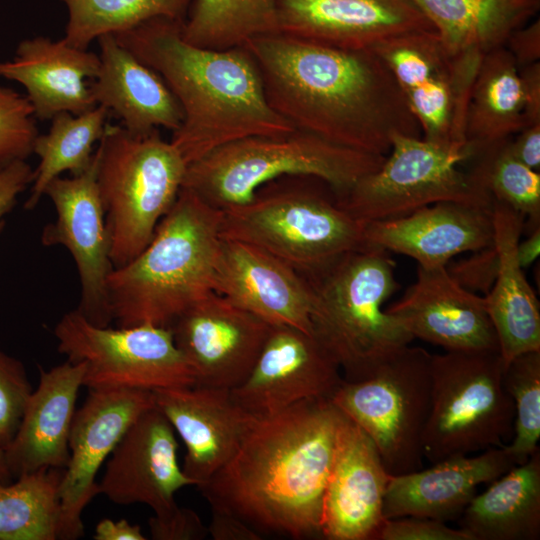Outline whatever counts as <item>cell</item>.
<instances>
[{
    "instance_id": "6da1fadb",
    "label": "cell",
    "mask_w": 540,
    "mask_h": 540,
    "mask_svg": "<svg viewBox=\"0 0 540 540\" xmlns=\"http://www.w3.org/2000/svg\"><path fill=\"white\" fill-rule=\"evenodd\" d=\"M272 109L296 129L387 156L396 134L421 138L395 78L373 50L272 33L248 40Z\"/></svg>"
},
{
    "instance_id": "7a4b0ae2",
    "label": "cell",
    "mask_w": 540,
    "mask_h": 540,
    "mask_svg": "<svg viewBox=\"0 0 540 540\" xmlns=\"http://www.w3.org/2000/svg\"><path fill=\"white\" fill-rule=\"evenodd\" d=\"M345 415L310 399L256 417L231 459L196 487L264 536L322 539L323 498Z\"/></svg>"
},
{
    "instance_id": "3957f363",
    "label": "cell",
    "mask_w": 540,
    "mask_h": 540,
    "mask_svg": "<svg viewBox=\"0 0 540 540\" xmlns=\"http://www.w3.org/2000/svg\"><path fill=\"white\" fill-rule=\"evenodd\" d=\"M183 23L155 18L114 36L161 76L178 101L183 120L170 142L187 165L235 140L296 129L268 103L244 45L223 50L192 45L183 39Z\"/></svg>"
},
{
    "instance_id": "277c9868",
    "label": "cell",
    "mask_w": 540,
    "mask_h": 540,
    "mask_svg": "<svg viewBox=\"0 0 540 540\" xmlns=\"http://www.w3.org/2000/svg\"><path fill=\"white\" fill-rule=\"evenodd\" d=\"M222 217L221 209L181 188L149 244L108 277L110 308L119 327L169 328L213 291Z\"/></svg>"
},
{
    "instance_id": "5b68a950",
    "label": "cell",
    "mask_w": 540,
    "mask_h": 540,
    "mask_svg": "<svg viewBox=\"0 0 540 540\" xmlns=\"http://www.w3.org/2000/svg\"><path fill=\"white\" fill-rule=\"evenodd\" d=\"M308 281L312 335L343 371L345 381L372 376L414 340L384 309L399 286L388 251L366 245Z\"/></svg>"
},
{
    "instance_id": "8992f818",
    "label": "cell",
    "mask_w": 540,
    "mask_h": 540,
    "mask_svg": "<svg viewBox=\"0 0 540 540\" xmlns=\"http://www.w3.org/2000/svg\"><path fill=\"white\" fill-rule=\"evenodd\" d=\"M314 177L261 186L244 204L222 210L221 236L256 246L311 279L364 248L365 223L352 217Z\"/></svg>"
},
{
    "instance_id": "52a82bcc",
    "label": "cell",
    "mask_w": 540,
    "mask_h": 540,
    "mask_svg": "<svg viewBox=\"0 0 540 540\" xmlns=\"http://www.w3.org/2000/svg\"><path fill=\"white\" fill-rule=\"evenodd\" d=\"M386 156L327 141L294 129L229 142L187 165L182 187L224 210L249 202L264 184L288 176L314 177L340 196L374 172Z\"/></svg>"
},
{
    "instance_id": "ba28073f",
    "label": "cell",
    "mask_w": 540,
    "mask_h": 540,
    "mask_svg": "<svg viewBox=\"0 0 540 540\" xmlns=\"http://www.w3.org/2000/svg\"><path fill=\"white\" fill-rule=\"evenodd\" d=\"M97 185L114 268L149 244L182 188L187 164L159 131L147 135L107 123L96 149Z\"/></svg>"
},
{
    "instance_id": "9c48e42d",
    "label": "cell",
    "mask_w": 540,
    "mask_h": 540,
    "mask_svg": "<svg viewBox=\"0 0 540 540\" xmlns=\"http://www.w3.org/2000/svg\"><path fill=\"white\" fill-rule=\"evenodd\" d=\"M500 351L432 354L430 410L422 452L431 464L502 447L514 429Z\"/></svg>"
},
{
    "instance_id": "30bf717a",
    "label": "cell",
    "mask_w": 540,
    "mask_h": 540,
    "mask_svg": "<svg viewBox=\"0 0 540 540\" xmlns=\"http://www.w3.org/2000/svg\"><path fill=\"white\" fill-rule=\"evenodd\" d=\"M431 357L424 348L409 345L372 376L354 382L343 379L330 398L372 440L390 475L423 468Z\"/></svg>"
},
{
    "instance_id": "8fae6325",
    "label": "cell",
    "mask_w": 540,
    "mask_h": 540,
    "mask_svg": "<svg viewBox=\"0 0 540 540\" xmlns=\"http://www.w3.org/2000/svg\"><path fill=\"white\" fill-rule=\"evenodd\" d=\"M372 50L395 78L420 126L422 138L469 154L466 115L484 55L476 51L453 53L437 31L390 37Z\"/></svg>"
},
{
    "instance_id": "7c38bea8",
    "label": "cell",
    "mask_w": 540,
    "mask_h": 540,
    "mask_svg": "<svg viewBox=\"0 0 540 540\" xmlns=\"http://www.w3.org/2000/svg\"><path fill=\"white\" fill-rule=\"evenodd\" d=\"M382 165L336 196L355 219L369 223L406 216L422 207L456 201L491 205V196L458 165L465 152L425 139L396 134Z\"/></svg>"
},
{
    "instance_id": "4fadbf2b",
    "label": "cell",
    "mask_w": 540,
    "mask_h": 540,
    "mask_svg": "<svg viewBox=\"0 0 540 540\" xmlns=\"http://www.w3.org/2000/svg\"><path fill=\"white\" fill-rule=\"evenodd\" d=\"M54 335L58 351L68 361L84 364L83 386L89 390L155 391L195 385L168 327H100L76 309L62 316Z\"/></svg>"
},
{
    "instance_id": "5bb4252c",
    "label": "cell",
    "mask_w": 540,
    "mask_h": 540,
    "mask_svg": "<svg viewBox=\"0 0 540 540\" xmlns=\"http://www.w3.org/2000/svg\"><path fill=\"white\" fill-rule=\"evenodd\" d=\"M97 165L95 150L86 171L70 178L59 176L47 185L44 195L52 201L56 219L44 227L41 240L45 246L61 245L70 252L81 284L77 310L92 324L106 327L113 320L107 282L114 267Z\"/></svg>"
},
{
    "instance_id": "9a60e30c",
    "label": "cell",
    "mask_w": 540,
    "mask_h": 540,
    "mask_svg": "<svg viewBox=\"0 0 540 540\" xmlns=\"http://www.w3.org/2000/svg\"><path fill=\"white\" fill-rule=\"evenodd\" d=\"M155 407L152 391L139 389L89 390L76 410L69 435L70 457L60 486L58 539L83 536L82 513L100 494L96 475L128 430L146 411Z\"/></svg>"
},
{
    "instance_id": "2e32d148",
    "label": "cell",
    "mask_w": 540,
    "mask_h": 540,
    "mask_svg": "<svg viewBox=\"0 0 540 540\" xmlns=\"http://www.w3.org/2000/svg\"><path fill=\"white\" fill-rule=\"evenodd\" d=\"M169 328L195 385L231 390L249 375L271 326L212 291Z\"/></svg>"
},
{
    "instance_id": "e0dca14e",
    "label": "cell",
    "mask_w": 540,
    "mask_h": 540,
    "mask_svg": "<svg viewBox=\"0 0 540 540\" xmlns=\"http://www.w3.org/2000/svg\"><path fill=\"white\" fill-rule=\"evenodd\" d=\"M340 368L312 335L271 327L247 378L230 390L248 413L268 416L310 399H330L343 381Z\"/></svg>"
},
{
    "instance_id": "ac0fdd59",
    "label": "cell",
    "mask_w": 540,
    "mask_h": 540,
    "mask_svg": "<svg viewBox=\"0 0 540 540\" xmlns=\"http://www.w3.org/2000/svg\"><path fill=\"white\" fill-rule=\"evenodd\" d=\"M175 433L156 407L143 413L112 451L98 483L100 494L119 505L145 504L154 514L175 506L178 490L196 486L178 463Z\"/></svg>"
},
{
    "instance_id": "d6986e66",
    "label": "cell",
    "mask_w": 540,
    "mask_h": 540,
    "mask_svg": "<svg viewBox=\"0 0 540 540\" xmlns=\"http://www.w3.org/2000/svg\"><path fill=\"white\" fill-rule=\"evenodd\" d=\"M213 291L271 327L312 334V288L307 278L266 251L222 238Z\"/></svg>"
},
{
    "instance_id": "ffe728a7",
    "label": "cell",
    "mask_w": 540,
    "mask_h": 540,
    "mask_svg": "<svg viewBox=\"0 0 540 540\" xmlns=\"http://www.w3.org/2000/svg\"><path fill=\"white\" fill-rule=\"evenodd\" d=\"M385 311L414 339L445 351H499L484 296L461 287L445 266H418L416 281Z\"/></svg>"
},
{
    "instance_id": "44dd1931",
    "label": "cell",
    "mask_w": 540,
    "mask_h": 540,
    "mask_svg": "<svg viewBox=\"0 0 540 540\" xmlns=\"http://www.w3.org/2000/svg\"><path fill=\"white\" fill-rule=\"evenodd\" d=\"M278 32L319 44L371 50L397 35L436 31L411 0H278Z\"/></svg>"
},
{
    "instance_id": "7402d4cb",
    "label": "cell",
    "mask_w": 540,
    "mask_h": 540,
    "mask_svg": "<svg viewBox=\"0 0 540 540\" xmlns=\"http://www.w3.org/2000/svg\"><path fill=\"white\" fill-rule=\"evenodd\" d=\"M390 476L372 440L345 416L323 498L322 539L376 540Z\"/></svg>"
},
{
    "instance_id": "603a6c76",
    "label": "cell",
    "mask_w": 540,
    "mask_h": 540,
    "mask_svg": "<svg viewBox=\"0 0 540 540\" xmlns=\"http://www.w3.org/2000/svg\"><path fill=\"white\" fill-rule=\"evenodd\" d=\"M152 392L155 407L186 447L182 470L195 487L231 459L257 417L242 409L225 388L193 385Z\"/></svg>"
},
{
    "instance_id": "cb8c5ba5",
    "label": "cell",
    "mask_w": 540,
    "mask_h": 540,
    "mask_svg": "<svg viewBox=\"0 0 540 540\" xmlns=\"http://www.w3.org/2000/svg\"><path fill=\"white\" fill-rule=\"evenodd\" d=\"M492 204L437 202L399 218L365 224L368 246L409 256L424 268L493 245Z\"/></svg>"
},
{
    "instance_id": "d4e9b609",
    "label": "cell",
    "mask_w": 540,
    "mask_h": 540,
    "mask_svg": "<svg viewBox=\"0 0 540 540\" xmlns=\"http://www.w3.org/2000/svg\"><path fill=\"white\" fill-rule=\"evenodd\" d=\"M513 466L504 445L476 456H452L427 469L391 475L383 500V517L418 516L442 522L459 518L479 485L491 483Z\"/></svg>"
},
{
    "instance_id": "484cf974",
    "label": "cell",
    "mask_w": 540,
    "mask_h": 540,
    "mask_svg": "<svg viewBox=\"0 0 540 540\" xmlns=\"http://www.w3.org/2000/svg\"><path fill=\"white\" fill-rule=\"evenodd\" d=\"M99 55L69 45L35 36L20 41L12 60L0 62V77L21 84L40 120L52 119L60 112L85 113L96 103L88 79L99 71Z\"/></svg>"
},
{
    "instance_id": "4316f807",
    "label": "cell",
    "mask_w": 540,
    "mask_h": 540,
    "mask_svg": "<svg viewBox=\"0 0 540 540\" xmlns=\"http://www.w3.org/2000/svg\"><path fill=\"white\" fill-rule=\"evenodd\" d=\"M19 428L5 449L13 479L43 468L65 469L76 400L83 386V363L66 361L49 370L39 369Z\"/></svg>"
},
{
    "instance_id": "83f0119b",
    "label": "cell",
    "mask_w": 540,
    "mask_h": 540,
    "mask_svg": "<svg viewBox=\"0 0 540 540\" xmlns=\"http://www.w3.org/2000/svg\"><path fill=\"white\" fill-rule=\"evenodd\" d=\"M100 67L89 84L96 105L120 119L137 135L160 127L176 131L183 120L181 107L161 76L116 40L114 34L97 39Z\"/></svg>"
},
{
    "instance_id": "f1b7e54d",
    "label": "cell",
    "mask_w": 540,
    "mask_h": 540,
    "mask_svg": "<svg viewBox=\"0 0 540 540\" xmlns=\"http://www.w3.org/2000/svg\"><path fill=\"white\" fill-rule=\"evenodd\" d=\"M492 221L499 271L484 299L506 365L518 355L540 351V305L516 257L525 217L492 200Z\"/></svg>"
},
{
    "instance_id": "f546056e",
    "label": "cell",
    "mask_w": 540,
    "mask_h": 540,
    "mask_svg": "<svg viewBox=\"0 0 540 540\" xmlns=\"http://www.w3.org/2000/svg\"><path fill=\"white\" fill-rule=\"evenodd\" d=\"M472 540L540 538V450L475 495L459 516Z\"/></svg>"
},
{
    "instance_id": "4dcf8cb0",
    "label": "cell",
    "mask_w": 540,
    "mask_h": 540,
    "mask_svg": "<svg viewBox=\"0 0 540 540\" xmlns=\"http://www.w3.org/2000/svg\"><path fill=\"white\" fill-rule=\"evenodd\" d=\"M526 126L518 66L504 46L496 48L482 58L469 98L465 137L470 159Z\"/></svg>"
},
{
    "instance_id": "1f68e13d",
    "label": "cell",
    "mask_w": 540,
    "mask_h": 540,
    "mask_svg": "<svg viewBox=\"0 0 540 540\" xmlns=\"http://www.w3.org/2000/svg\"><path fill=\"white\" fill-rule=\"evenodd\" d=\"M436 29L446 47L483 55L504 46L527 24L540 0H411Z\"/></svg>"
},
{
    "instance_id": "d6a6232c",
    "label": "cell",
    "mask_w": 540,
    "mask_h": 540,
    "mask_svg": "<svg viewBox=\"0 0 540 540\" xmlns=\"http://www.w3.org/2000/svg\"><path fill=\"white\" fill-rule=\"evenodd\" d=\"M109 110L101 105L78 115L60 112L52 119L46 134L38 135L33 153L39 157L34 171L26 209L37 206L47 185L63 172L79 175L86 171L93 160V147L100 141L107 124Z\"/></svg>"
},
{
    "instance_id": "836d02e7",
    "label": "cell",
    "mask_w": 540,
    "mask_h": 540,
    "mask_svg": "<svg viewBox=\"0 0 540 540\" xmlns=\"http://www.w3.org/2000/svg\"><path fill=\"white\" fill-rule=\"evenodd\" d=\"M65 469L43 468L0 485V540H56Z\"/></svg>"
},
{
    "instance_id": "e575fe53",
    "label": "cell",
    "mask_w": 540,
    "mask_h": 540,
    "mask_svg": "<svg viewBox=\"0 0 540 540\" xmlns=\"http://www.w3.org/2000/svg\"><path fill=\"white\" fill-rule=\"evenodd\" d=\"M278 0H192L182 25L183 39L223 50L257 36L278 33Z\"/></svg>"
},
{
    "instance_id": "d590c367",
    "label": "cell",
    "mask_w": 540,
    "mask_h": 540,
    "mask_svg": "<svg viewBox=\"0 0 540 540\" xmlns=\"http://www.w3.org/2000/svg\"><path fill=\"white\" fill-rule=\"evenodd\" d=\"M68 19L62 38L87 49L104 34L132 29L148 20L169 18L184 22L192 0H60Z\"/></svg>"
},
{
    "instance_id": "8d00e7d4",
    "label": "cell",
    "mask_w": 540,
    "mask_h": 540,
    "mask_svg": "<svg viewBox=\"0 0 540 540\" xmlns=\"http://www.w3.org/2000/svg\"><path fill=\"white\" fill-rule=\"evenodd\" d=\"M510 139L475 154L469 173L492 200L527 217L523 230L530 231L540 226V173L512 155Z\"/></svg>"
},
{
    "instance_id": "74e56055",
    "label": "cell",
    "mask_w": 540,
    "mask_h": 540,
    "mask_svg": "<svg viewBox=\"0 0 540 540\" xmlns=\"http://www.w3.org/2000/svg\"><path fill=\"white\" fill-rule=\"evenodd\" d=\"M503 384L514 404V437L505 445L515 465L535 453L540 438V351L516 356L505 365Z\"/></svg>"
},
{
    "instance_id": "f35d334b",
    "label": "cell",
    "mask_w": 540,
    "mask_h": 540,
    "mask_svg": "<svg viewBox=\"0 0 540 540\" xmlns=\"http://www.w3.org/2000/svg\"><path fill=\"white\" fill-rule=\"evenodd\" d=\"M33 108L26 96L0 86V168L33 153L36 137Z\"/></svg>"
},
{
    "instance_id": "ab89813d",
    "label": "cell",
    "mask_w": 540,
    "mask_h": 540,
    "mask_svg": "<svg viewBox=\"0 0 540 540\" xmlns=\"http://www.w3.org/2000/svg\"><path fill=\"white\" fill-rule=\"evenodd\" d=\"M32 391L22 362L0 349V448L12 442Z\"/></svg>"
},
{
    "instance_id": "60d3db41",
    "label": "cell",
    "mask_w": 540,
    "mask_h": 540,
    "mask_svg": "<svg viewBox=\"0 0 540 540\" xmlns=\"http://www.w3.org/2000/svg\"><path fill=\"white\" fill-rule=\"evenodd\" d=\"M448 274L464 289L486 295L498 275L499 255L493 245L472 252L466 258L449 261L445 266Z\"/></svg>"
},
{
    "instance_id": "b9f144b4",
    "label": "cell",
    "mask_w": 540,
    "mask_h": 540,
    "mask_svg": "<svg viewBox=\"0 0 540 540\" xmlns=\"http://www.w3.org/2000/svg\"><path fill=\"white\" fill-rule=\"evenodd\" d=\"M376 540H472L460 528L446 522L418 516L385 519Z\"/></svg>"
},
{
    "instance_id": "7bdbcfd3",
    "label": "cell",
    "mask_w": 540,
    "mask_h": 540,
    "mask_svg": "<svg viewBox=\"0 0 540 540\" xmlns=\"http://www.w3.org/2000/svg\"><path fill=\"white\" fill-rule=\"evenodd\" d=\"M148 526L154 540H202L208 537V528L200 516L194 510L177 504L150 517Z\"/></svg>"
},
{
    "instance_id": "ee69618b",
    "label": "cell",
    "mask_w": 540,
    "mask_h": 540,
    "mask_svg": "<svg viewBox=\"0 0 540 540\" xmlns=\"http://www.w3.org/2000/svg\"><path fill=\"white\" fill-rule=\"evenodd\" d=\"M34 171L25 160H17L0 168V231L4 217L15 206L18 196L32 183Z\"/></svg>"
},
{
    "instance_id": "f6af8a7d",
    "label": "cell",
    "mask_w": 540,
    "mask_h": 540,
    "mask_svg": "<svg viewBox=\"0 0 540 540\" xmlns=\"http://www.w3.org/2000/svg\"><path fill=\"white\" fill-rule=\"evenodd\" d=\"M504 47L513 56L518 68L540 59V21L515 29L507 37Z\"/></svg>"
},
{
    "instance_id": "bcb514c9",
    "label": "cell",
    "mask_w": 540,
    "mask_h": 540,
    "mask_svg": "<svg viewBox=\"0 0 540 540\" xmlns=\"http://www.w3.org/2000/svg\"><path fill=\"white\" fill-rule=\"evenodd\" d=\"M213 540H262L263 536L232 513L211 508L207 526Z\"/></svg>"
},
{
    "instance_id": "7dc6e473",
    "label": "cell",
    "mask_w": 540,
    "mask_h": 540,
    "mask_svg": "<svg viewBox=\"0 0 540 540\" xmlns=\"http://www.w3.org/2000/svg\"><path fill=\"white\" fill-rule=\"evenodd\" d=\"M512 155L525 166L540 169V123L524 127L514 140H509Z\"/></svg>"
},
{
    "instance_id": "c3c4849f",
    "label": "cell",
    "mask_w": 540,
    "mask_h": 540,
    "mask_svg": "<svg viewBox=\"0 0 540 540\" xmlns=\"http://www.w3.org/2000/svg\"><path fill=\"white\" fill-rule=\"evenodd\" d=\"M518 69L527 126L540 123V62Z\"/></svg>"
},
{
    "instance_id": "681fc988",
    "label": "cell",
    "mask_w": 540,
    "mask_h": 540,
    "mask_svg": "<svg viewBox=\"0 0 540 540\" xmlns=\"http://www.w3.org/2000/svg\"><path fill=\"white\" fill-rule=\"evenodd\" d=\"M95 540H145L139 525L130 524L126 519L113 521L103 519L95 527Z\"/></svg>"
},
{
    "instance_id": "f907efd6",
    "label": "cell",
    "mask_w": 540,
    "mask_h": 540,
    "mask_svg": "<svg viewBox=\"0 0 540 540\" xmlns=\"http://www.w3.org/2000/svg\"><path fill=\"white\" fill-rule=\"evenodd\" d=\"M540 254V226L529 231L528 236L516 246V257L519 265L529 267Z\"/></svg>"
},
{
    "instance_id": "816d5d0a",
    "label": "cell",
    "mask_w": 540,
    "mask_h": 540,
    "mask_svg": "<svg viewBox=\"0 0 540 540\" xmlns=\"http://www.w3.org/2000/svg\"><path fill=\"white\" fill-rule=\"evenodd\" d=\"M13 480L7 464L5 450L0 448V485L8 484Z\"/></svg>"
}]
</instances>
